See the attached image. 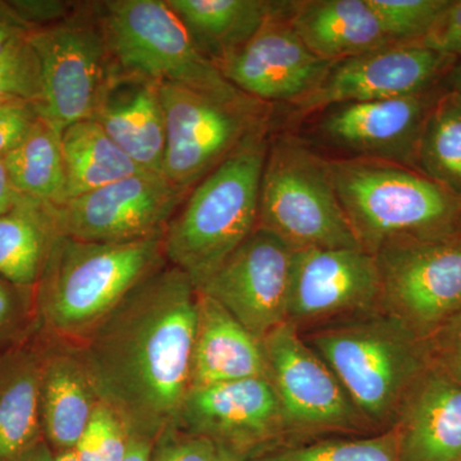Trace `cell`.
Returning <instances> with one entry per match:
<instances>
[{"mask_svg": "<svg viewBox=\"0 0 461 461\" xmlns=\"http://www.w3.org/2000/svg\"><path fill=\"white\" fill-rule=\"evenodd\" d=\"M198 290L166 264L74 346L99 402L130 435L156 441L191 388Z\"/></svg>", "mask_w": 461, "mask_h": 461, "instance_id": "6da1fadb", "label": "cell"}, {"mask_svg": "<svg viewBox=\"0 0 461 461\" xmlns=\"http://www.w3.org/2000/svg\"><path fill=\"white\" fill-rule=\"evenodd\" d=\"M166 264L163 236L91 242L59 235L35 286L36 313L56 341L77 344Z\"/></svg>", "mask_w": 461, "mask_h": 461, "instance_id": "7a4b0ae2", "label": "cell"}, {"mask_svg": "<svg viewBox=\"0 0 461 461\" xmlns=\"http://www.w3.org/2000/svg\"><path fill=\"white\" fill-rule=\"evenodd\" d=\"M303 338L329 364L371 432L393 426L430 366L426 339L384 311L332 321Z\"/></svg>", "mask_w": 461, "mask_h": 461, "instance_id": "3957f363", "label": "cell"}, {"mask_svg": "<svg viewBox=\"0 0 461 461\" xmlns=\"http://www.w3.org/2000/svg\"><path fill=\"white\" fill-rule=\"evenodd\" d=\"M269 139L271 130L259 133L209 173L167 226V263L189 276L196 290L257 229Z\"/></svg>", "mask_w": 461, "mask_h": 461, "instance_id": "277c9868", "label": "cell"}, {"mask_svg": "<svg viewBox=\"0 0 461 461\" xmlns=\"http://www.w3.org/2000/svg\"><path fill=\"white\" fill-rule=\"evenodd\" d=\"M339 204L366 253L399 239L457 232L461 199L411 167L369 158H327Z\"/></svg>", "mask_w": 461, "mask_h": 461, "instance_id": "5b68a950", "label": "cell"}, {"mask_svg": "<svg viewBox=\"0 0 461 461\" xmlns=\"http://www.w3.org/2000/svg\"><path fill=\"white\" fill-rule=\"evenodd\" d=\"M257 227L294 251L362 249L339 204L329 159L291 133L269 139Z\"/></svg>", "mask_w": 461, "mask_h": 461, "instance_id": "8992f818", "label": "cell"}, {"mask_svg": "<svg viewBox=\"0 0 461 461\" xmlns=\"http://www.w3.org/2000/svg\"><path fill=\"white\" fill-rule=\"evenodd\" d=\"M166 117L162 175L190 193L242 145L272 127L273 105L247 95L160 84Z\"/></svg>", "mask_w": 461, "mask_h": 461, "instance_id": "52a82bcc", "label": "cell"}, {"mask_svg": "<svg viewBox=\"0 0 461 461\" xmlns=\"http://www.w3.org/2000/svg\"><path fill=\"white\" fill-rule=\"evenodd\" d=\"M96 8L114 68L209 93L239 90L199 50L167 0H109Z\"/></svg>", "mask_w": 461, "mask_h": 461, "instance_id": "ba28073f", "label": "cell"}, {"mask_svg": "<svg viewBox=\"0 0 461 461\" xmlns=\"http://www.w3.org/2000/svg\"><path fill=\"white\" fill-rule=\"evenodd\" d=\"M260 341L266 378L277 397L290 445L326 433L371 432L329 364L296 327L286 321Z\"/></svg>", "mask_w": 461, "mask_h": 461, "instance_id": "9c48e42d", "label": "cell"}, {"mask_svg": "<svg viewBox=\"0 0 461 461\" xmlns=\"http://www.w3.org/2000/svg\"><path fill=\"white\" fill-rule=\"evenodd\" d=\"M84 7L65 23L29 32L41 65L39 113L59 135L93 118L113 69L98 8L85 12Z\"/></svg>", "mask_w": 461, "mask_h": 461, "instance_id": "30bf717a", "label": "cell"}, {"mask_svg": "<svg viewBox=\"0 0 461 461\" xmlns=\"http://www.w3.org/2000/svg\"><path fill=\"white\" fill-rule=\"evenodd\" d=\"M382 308L421 339L461 312V233L399 239L375 254Z\"/></svg>", "mask_w": 461, "mask_h": 461, "instance_id": "8fae6325", "label": "cell"}, {"mask_svg": "<svg viewBox=\"0 0 461 461\" xmlns=\"http://www.w3.org/2000/svg\"><path fill=\"white\" fill-rule=\"evenodd\" d=\"M173 427L208 438L230 461L256 459L290 445L277 397L266 377L190 388Z\"/></svg>", "mask_w": 461, "mask_h": 461, "instance_id": "7c38bea8", "label": "cell"}, {"mask_svg": "<svg viewBox=\"0 0 461 461\" xmlns=\"http://www.w3.org/2000/svg\"><path fill=\"white\" fill-rule=\"evenodd\" d=\"M190 193L163 176L142 172L54 206L60 235L91 242L165 236Z\"/></svg>", "mask_w": 461, "mask_h": 461, "instance_id": "4fadbf2b", "label": "cell"}, {"mask_svg": "<svg viewBox=\"0 0 461 461\" xmlns=\"http://www.w3.org/2000/svg\"><path fill=\"white\" fill-rule=\"evenodd\" d=\"M384 311L375 256L363 249H303L291 262L287 323L313 330Z\"/></svg>", "mask_w": 461, "mask_h": 461, "instance_id": "5bb4252c", "label": "cell"}, {"mask_svg": "<svg viewBox=\"0 0 461 461\" xmlns=\"http://www.w3.org/2000/svg\"><path fill=\"white\" fill-rule=\"evenodd\" d=\"M291 2H275L256 35L215 66L240 91L290 107L313 94L333 63L315 56L290 23Z\"/></svg>", "mask_w": 461, "mask_h": 461, "instance_id": "9a60e30c", "label": "cell"}, {"mask_svg": "<svg viewBox=\"0 0 461 461\" xmlns=\"http://www.w3.org/2000/svg\"><path fill=\"white\" fill-rule=\"evenodd\" d=\"M418 42H396L362 56L339 60L317 90L294 105L295 115L308 117L342 103L375 102L417 95L436 85L456 65Z\"/></svg>", "mask_w": 461, "mask_h": 461, "instance_id": "2e32d148", "label": "cell"}, {"mask_svg": "<svg viewBox=\"0 0 461 461\" xmlns=\"http://www.w3.org/2000/svg\"><path fill=\"white\" fill-rule=\"evenodd\" d=\"M436 89L402 98L342 103L314 113V142L335 158L388 160L417 169V149Z\"/></svg>", "mask_w": 461, "mask_h": 461, "instance_id": "e0dca14e", "label": "cell"}, {"mask_svg": "<svg viewBox=\"0 0 461 461\" xmlns=\"http://www.w3.org/2000/svg\"><path fill=\"white\" fill-rule=\"evenodd\" d=\"M293 249L257 227L200 288L257 339L287 321Z\"/></svg>", "mask_w": 461, "mask_h": 461, "instance_id": "ac0fdd59", "label": "cell"}, {"mask_svg": "<svg viewBox=\"0 0 461 461\" xmlns=\"http://www.w3.org/2000/svg\"><path fill=\"white\" fill-rule=\"evenodd\" d=\"M91 120L142 171L163 176L166 117L160 83L113 67Z\"/></svg>", "mask_w": 461, "mask_h": 461, "instance_id": "d6986e66", "label": "cell"}, {"mask_svg": "<svg viewBox=\"0 0 461 461\" xmlns=\"http://www.w3.org/2000/svg\"><path fill=\"white\" fill-rule=\"evenodd\" d=\"M393 429L397 461H460L461 386L429 366L406 396Z\"/></svg>", "mask_w": 461, "mask_h": 461, "instance_id": "ffe728a7", "label": "cell"}, {"mask_svg": "<svg viewBox=\"0 0 461 461\" xmlns=\"http://www.w3.org/2000/svg\"><path fill=\"white\" fill-rule=\"evenodd\" d=\"M266 377L262 341L213 297L198 291L191 388Z\"/></svg>", "mask_w": 461, "mask_h": 461, "instance_id": "44dd1931", "label": "cell"}, {"mask_svg": "<svg viewBox=\"0 0 461 461\" xmlns=\"http://www.w3.org/2000/svg\"><path fill=\"white\" fill-rule=\"evenodd\" d=\"M290 23L306 48L330 62L396 44L368 0H295L290 5Z\"/></svg>", "mask_w": 461, "mask_h": 461, "instance_id": "7402d4cb", "label": "cell"}, {"mask_svg": "<svg viewBox=\"0 0 461 461\" xmlns=\"http://www.w3.org/2000/svg\"><path fill=\"white\" fill-rule=\"evenodd\" d=\"M98 403L74 346L56 341L42 350L41 427L57 453L74 450Z\"/></svg>", "mask_w": 461, "mask_h": 461, "instance_id": "603a6c76", "label": "cell"}, {"mask_svg": "<svg viewBox=\"0 0 461 461\" xmlns=\"http://www.w3.org/2000/svg\"><path fill=\"white\" fill-rule=\"evenodd\" d=\"M42 350L23 348L0 359V460H16L41 441Z\"/></svg>", "mask_w": 461, "mask_h": 461, "instance_id": "cb8c5ba5", "label": "cell"}, {"mask_svg": "<svg viewBox=\"0 0 461 461\" xmlns=\"http://www.w3.org/2000/svg\"><path fill=\"white\" fill-rule=\"evenodd\" d=\"M200 50L214 63L244 47L262 27L269 0H167Z\"/></svg>", "mask_w": 461, "mask_h": 461, "instance_id": "d4e9b609", "label": "cell"}, {"mask_svg": "<svg viewBox=\"0 0 461 461\" xmlns=\"http://www.w3.org/2000/svg\"><path fill=\"white\" fill-rule=\"evenodd\" d=\"M59 235L54 205L21 200L0 215V277L35 287Z\"/></svg>", "mask_w": 461, "mask_h": 461, "instance_id": "484cf974", "label": "cell"}, {"mask_svg": "<svg viewBox=\"0 0 461 461\" xmlns=\"http://www.w3.org/2000/svg\"><path fill=\"white\" fill-rule=\"evenodd\" d=\"M67 200L142 173L95 121H80L60 133Z\"/></svg>", "mask_w": 461, "mask_h": 461, "instance_id": "4316f807", "label": "cell"}, {"mask_svg": "<svg viewBox=\"0 0 461 461\" xmlns=\"http://www.w3.org/2000/svg\"><path fill=\"white\" fill-rule=\"evenodd\" d=\"M3 160L18 194L45 204H65L67 173L60 135L42 118Z\"/></svg>", "mask_w": 461, "mask_h": 461, "instance_id": "83f0119b", "label": "cell"}, {"mask_svg": "<svg viewBox=\"0 0 461 461\" xmlns=\"http://www.w3.org/2000/svg\"><path fill=\"white\" fill-rule=\"evenodd\" d=\"M417 171L461 199V99L453 90L439 93L427 114Z\"/></svg>", "mask_w": 461, "mask_h": 461, "instance_id": "f1b7e54d", "label": "cell"}, {"mask_svg": "<svg viewBox=\"0 0 461 461\" xmlns=\"http://www.w3.org/2000/svg\"><path fill=\"white\" fill-rule=\"evenodd\" d=\"M249 461H397L393 427L359 438H330L282 446Z\"/></svg>", "mask_w": 461, "mask_h": 461, "instance_id": "f546056e", "label": "cell"}, {"mask_svg": "<svg viewBox=\"0 0 461 461\" xmlns=\"http://www.w3.org/2000/svg\"><path fill=\"white\" fill-rule=\"evenodd\" d=\"M41 96V59L27 33L0 53V104L27 102L38 105Z\"/></svg>", "mask_w": 461, "mask_h": 461, "instance_id": "4dcf8cb0", "label": "cell"}, {"mask_svg": "<svg viewBox=\"0 0 461 461\" xmlns=\"http://www.w3.org/2000/svg\"><path fill=\"white\" fill-rule=\"evenodd\" d=\"M382 29L395 42H420L450 0H368Z\"/></svg>", "mask_w": 461, "mask_h": 461, "instance_id": "1f68e13d", "label": "cell"}, {"mask_svg": "<svg viewBox=\"0 0 461 461\" xmlns=\"http://www.w3.org/2000/svg\"><path fill=\"white\" fill-rule=\"evenodd\" d=\"M150 461H230L204 437L171 427L153 442Z\"/></svg>", "mask_w": 461, "mask_h": 461, "instance_id": "d6a6232c", "label": "cell"}, {"mask_svg": "<svg viewBox=\"0 0 461 461\" xmlns=\"http://www.w3.org/2000/svg\"><path fill=\"white\" fill-rule=\"evenodd\" d=\"M430 368L461 386V312L426 339Z\"/></svg>", "mask_w": 461, "mask_h": 461, "instance_id": "836d02e7", "label": "cell"}, {"mask_svg": "<svg viewBox=\"0 0 461 461\" xmlns=\"http://www.w3.org/2000/svg\"><path fill=\"white\" fill-rule=\"evenodd\" d=\"M32 308L35 287L20 286L0 277V344L17 336Z\"/></svg>", "mask_w": 461, "mask_h": 461, "instance_id": "e575fe53", "label": "cell"}, {"mask_svg": "<svg viewBox=\"0 0 461 461\" xmlns=\"http://www.w3.org/2000/svg\"><path fill=\"white\" fill-rule=\"evenodd\" d=\"M38 105L27 102L0 104V157L17 148L41 120Z\"/></svg>", "mask_w": 461, "mask_h": 461, "instance_id": "d590c367", "label": "cell"}, {"mask_svg": "<svg viewBox=\"0 0 461 461\" xmlns=\"http://www.w3.org/2000/svg\"><path fill=\"white\" fill-rule=\"evenodd\" d=\"M7 3L32 32L65 23L81 8L80 3L63 0H7Z\"/></svg>", "mask_w": 461, "mask_h": 461, "instance_id": "8d00e7d4", "label": "cell"}, {"mask_svg": "<svg viewBox=\"0 0 461 461\" xmlns=\"http://www.w3.org/2000/svg\"><path fill=\"white\" fill-rule=\"evenodd\" d=\"M91 421L98 435L100 461H124L130 433L118 415L99 402Z\"/></svg>", "mask_w": 461, "mask_h": 461, "instance_id": "74e56055", "label": "cell"}, {"mask_svg": "<svg viewBox=\"0 0 461 461\" xmlns=\"http://www.w3.org/2000/svg\"><path fill=\"white\" fill-rule=\"evenodd\" d=\"M418 44L445 56L461 58V0H450V5Z\"/></svg>", "mask_w": 461, "mask_h": 461, "instance_id": "f35d334b", "label": "cell"}, {"mask_svg": "<svg viewBox=\"0 0 461 461\" xmlns=\"http://www.w3.org/2000/svg\"><path fill=\"white\" fill-rule=\"evenodd\" d=\"M32 32L9 7L7 0H0V53L21 36Z\"/></svg>", "mask_w": 461, "mask_h": 461, "instance_id": "ab89813d", "label": "cell"}, {"mask_svg": "<svg viewBox=\"0 0 461 461\" xmlns=\"http://www.w3.org/2000/svg\"><path fill=\"white\" fill-rule=\"evenodd\" d=\"M25 196L21 195L12 185L5 168V160L0 157V215L8 213L14 206L20 204Z\"/></svg>", "mask_w": 461, "mask_h": 461, "instance_id": "60d3db41", "label": "cell"}, {"mask_svg": "<svg viewBox=\"0 0 461 461\" xmlns=\"http://www.w3.org/2000/svg\"><path fill=\"white\" fill-rule=\"evenodd\" d=\"M153 441L144 437L130 435L124 461H150Z\"/></svg>", "mask_w": 461, "mask_h": 461, "instance_id": "b9f144b4", "label": "cell"}, {"mask_svg": "<svg viewBox=\"0 0 461 461\" xmlns=\"http://www.w3.org/2000/svg\"><path fill=\"white\" fill-rule=\"evenodd\" d=\"M56 460V454L51 451L50 446L48 442L39 441L32 447L27 448L25 453L20 455L14 461H54Z\"/></svg>", "mask_w": 461, "mask_h": 461, "instance_id": "7bdbcfd3", "label": "cell"}, {"mask_svg": "<svg viewBox=\"0 0 461 461\" xmlns=\"http://www.w3.org/2000/svg\"><path fill=\"white\" fill-rule=\"evenodd\" d=\"M446 77H447L448 84H450V90H453L461 99V63L457 65L456 62V65L453 67V69L448 72Z\"/></svg>", "mask_w": 461, "mask_h": 461, "instance_id": "ee69618b", "label": "cell"}, {"mask_svg": "<svg viewBox=\"0 0 461 461\" xmlns=\"http://www.w3.org/2000/svg\"><path fill=\"white\" fill-rule=\"evenodd\" d=\"M54 461H78L76 456L75 450L60 451L56 454V460Z\"/></svg>", "mask_w": 461, "mask_h": 461, "instance_id": "f6af8a7d", "label": "cell"}, {"mask_svg": "<svg viewBox=\"0 0 461 461\" xmlns=\"http://www.w3.org/2000/svg\"><path fill=\"white\" fill-rule=\"evenodd\" d=\"M457 232L461 233V214H460L459 224H457Z\"/></svg>", "mask_w": 461, "mask_h": 461, "instance_id": "bcb514c9", "label": "cell"}, {"mask_svg": "<svg viewBox=\"0 0 461 461\" xmlns=\"http://www.w3.org/2000/svg\"><path fill=\"white\" fill-rule=\"evenodd\" d=\"M461 461V460H460Z\"/></svg>", "mask_w": 461, "mask_h": 461, "instance_id": "7dc6e473", "label": "cell"}]
</instances>
